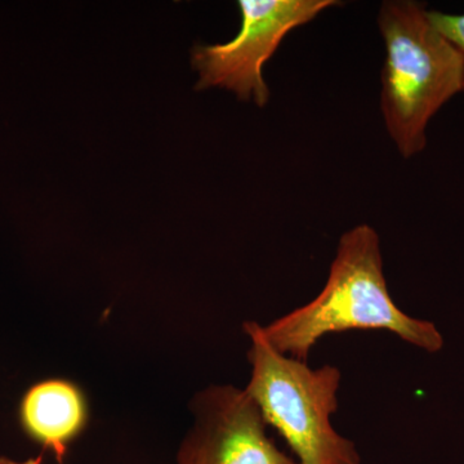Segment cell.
<instances>
[{
    "label": "cell",
    "mask_w": 464,
    "mask_h": 464,
    "mask_svg": "<svg viewBox=\"0 0 464 464\" xmlns=\"http://www.w3.org/2000/svg\"><path fill=\"white\" fill-rule=\"evenodd\" d=\"M348 331H387L427 353L444 346L435 324L406 315L393 302L380 237L365 224L342 235L325 286L313 301L262 325L275 350L302 362L325 335Z\"/></svg>",
    "instance_id": "obj_1"
},
{
    "label": "cell",
    "mask_w": 464,
    "mask_h": 464,
    "mask_svg": "<svg viewBox=\"0 0 464 464\" xmlns=\"http://www.w3.org/2000/svg\"><path fill=\"white\" fill-rule=\"evenodd\" d=\"M386 44L381 110L402 158L422 152L427 127L439 110L464 91V52L432 25L424 5L389 0L378 16Z\"/></svg>",
    "instance_id": "obj_2"
},
{
    "label": "cell",
    "mask_w": 464,
    "mask_h": 464,
    "mask_svg": "<svg viewBox=\"0 0 464 464\" xmlns=\"http://www.w3.org/2000/svg\"><path fill=\"white\" fill-rule=\"evenodd\" d=\"M252 374L246 393L257 402L266 423L285 440L298 464H362L353 440L335 431L342 373L334 365L311 368L307 362L275 350L261 324L246 322Z\"/></svg>",
    "instance_id": "obj_3"
},
{
    "label": "cell",
    "mask_w": 464,
    "mask_h": 464,
    "mask_svg": "<svg viewBox=\"0 0 464 464\" xmlns=\"http://www.w3.org/2000/svg\"><path fill=\"white\" fill-rule=\"evenodd\" d=\"M338 5L335 0H240V33L225 44L192 50V66L199 72L197 90L225 88L264 108L270 100L262 75L265 63L286 34Z\"/></svg>",
    "instance_id": "obj_4"
},
{
    "label": "cell",
    "mask_w": 464,
    "mask_h": 464,
    "mask_svg": "<svg viewBox=\"0 0 464 464\" xmlns=\"http://www.w3.org/2000/svg\"><path fill=\"white\" fill-rule=\"evenodd\" d=\"M191 429L177 464H298L267 435L264 414L246 390L217 384L199 391L190 404Z\"/></svg>",
    "instance_id": "obj_5"
},
{
    "label": "cell",
    "mask_w": 464,
    "mask_h": 464,
    "mask_svg": "<svg viewBox=\"0 0 464 464\" xmlns=\"http://www.w3.org/2000/svg\"><path fill=\"white\" fill-rule=\"evenodd\" d=\"M23 429L34 441L52 451L58 464L87 423V402L72 382L48 380L34 384L21 401Z\"/></svg>",
    "instance_id": "obj_6"
},
{
    "label": "cell",
    "mask_w": 464,
    "mask_h": 464,
    "mask_svg": "<svg viewBox=\"0 0 464 464\" xmlns=\"http://www.w3.org/2000/svg\"><path fill=\"white\" fill-rule=\"evenodd\" d=\"M429 18L449 42L464 52V14H449L438 11H429Z\"/></svg>",
    "instance_id": "obj_7"
},
{
    "label": "cell",
    "mask_w": 464,
    "mask_h": 464,
    "mask_svg": "<svg viewBox=\"0 0 464 464\" xmlns=\"http://www.w3.org/2000/svg\"><path fill=\"white\" fill-rule=\"evenodd\" d=\"M0 464H43V458H29L26 460H14L11 458L0 457Z\"/></svg>",
    "instance_id": "obj_8"
}]
</instances>
